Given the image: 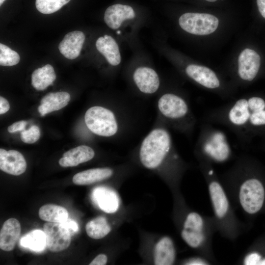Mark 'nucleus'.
<instances>
[{
    "instance_id": "nucleus-14",
    "label": "nucleus",
    "mask_w": 265,
    "mask_h": 265,
    "mask_svg": "<svg viewBox=\"0 0 265 265\" xmlns=\"http://www.w3.org/2000/svg\"><path fill=\"white\" fill-rule=\"evenodd\" d=\"M93 202L106 213L115 212L118 209L119 200L117 194L105 186L95 188L92 193Z\"/></svg>"
},
{
    "instance_id": "nucleus-2",
    "label": "nucleus",
    "mask_w": 265,
    "mask_h": 265,
    "mask_svg": "<svg viewBox=\"0 0 265 265\" xmlns=\"http://www.w3.org/2000/svg\"><path fill=\"white\" fill-rule=\"evenodd\" d=\"M159 118L174 130L191 137L196 118L190 104L182 96L173 93L162 95L157 102Z\"/></svg>"
},
{
    "instance_id": "nucleus-30",
    "label": "nucleus",
    "mask_w": 265,
    "mask_h": 265,
    "mask_svg": "<svg viewBox=\"0 0 265 265\" xmlns=\"http://www.w3.org/2000/svg\"><path fill=\"white\" fill-rule=\"evenodd\" d=\"M261 256L257 253H252L245 257L244 263L246 265H259Z\"/></svg>"
},
{
    "instance_id": "nucleus-37",
    "label": "nucleus",
    "mask_w": 265,
    "mask_h": 265,
    "mask_svg": "<svg viewBox=\"0 0 265 265\" xmlns=\"http://www.w3.org/2000/svg\"><path fill=\"white\" fill-rule=\"evenodd\" d=\"M205 1L208 2H216L218 1L219 0H203Z\"/></svg>"
},
{
    "instance_id": "nucleus-32",
    "label": "nucleus",
    "mask_w": 265,
    "mask_h": 265,
    "mask_svg": "<svg viewBox=\"0 0 265 265\" xmlns=\"http://www.w3.org/2000/svg\"><path fill=\"white\" fill-rule=\"evenodd\" d=\"M107 261V258L105 254H99L89 264L90 265H105Z\"/></svg>"
},
{
    "instance_id": "nucleus-13",
    "label": "nucleus",
    "mask_w": 265,
    "mask_h": 265,
    "mask_svg": "<svg viewBox=\"0 0 265 265\" xmlns=\"http://www.w3.org/2000/svg\"><path fill=\"white\" fill-rule=\"evenodd\" d=\"M85 39L82 31L75 30L68 33L59 44L60 53L69 59H75L80 53Z\"/></svg>"
},
{
    "instance_id": "nucleus-21",
    "label": "nucleus",
    "mask_w": 265,
    "mask_h": 265,
    "mask_svg": "<svg viewBox=\"0 0 265 265\" xmlns=\"http://www.w3.org/2000/svg\"><path fill=\"white\" fill-rule=\"evenodd\" d=\"M209 192L216 215L223 217L228 209V201L221 185L216 181H212L209 185Z\"/></svg>"
},
{
    "instance_id": "nucleus-18",
    "label": "nucleus",
    "mask_w": 265,
    "mask_h": 265,
    "mask_svg": "<svg viewBox=\"0 0 265 265\" xmlns=\"http://www.w3.org/2000/svg\"><path fill=\"white\" fill-rule=\"evenodd\" d=\"M97 50L112 66L119 65L121 60L119 46L115 39L110 35L100 37L96 42Z\"/></svg>"
},
{
    "instance_id": "nucleus-7",
    "label": "nucleus",
    "mask_w": 265,
    "mask_h": 265,
    "mask_svg": "<svg viewBox=\"0 0 265 265\" xmlns=\"http://www.w3.org/2000/svg\"><path fill=\"white\" fill-rule=\"evenodd\" d=\"M46 246L52 252H58L68 248L71 243V233L63 223H45L43 226Z\"/></svg>"
},
{
    "instance_id": "nucleus-39",
    "label": "nucleus",
    "mask_w": 265,
    "mask_h": 265,
    "mask_svg": "<svg viewBox=\"0 0 265 265\" xmlns=\"http://www.w3.org/2000/svg\"><path fill=\"white\" fill-rule=\"evenodd\" d=\"M5 0H0V5H1Z\"/></svg>"
},
{
    "instance_id": "nucleus-8",
    "label": "nucleus",
    "mask_w": 265,
    "mask_h": 265,
    "mask_svg": "<svg viewBox=\"0 0 265 265\" xmlns=\"http://www.w3.org/2000/svg\"><path fill=\"white\" fill-rule=\"evenodd\" d=\"M260 56L255 51L245 49L238 58V75L242 80L250 81L256 77L260 66Z\"/></svg>"
},
{
    "instance_id": "nucleus-25",
    "label": "nucleus",
    "mask_w": 265,
    "mask_h": 265,
    "mask_svg": "<svg viewBox=\"0 0 265 265\" xmlns=\"http://www.w3.org/2000/svg\"><path fill=\"white\" fill-rule=\"evenodd\" d=\"M20 244L32 251H41L46 245L45 233L40 230H33L21 238Z\"/></svg>"
},
{
    "instance_id": "nucleus-4",
    "label": "nucleus",
    "mask_w": 265,
    "mask_h": 265,
    "mask_svg": "<svg viewBox=\"0 0 265 265\" xmlns=\"http://www.w3.org/2000/svg\"><path fill=\"white\" fill-rule=\"evenodd\" d=\"M84 122L92 133L101 136H114L121 128L115 113L101 106H93L88 108L85 113Z\"/></svg>"
},
{
    "instance_id": "nucleus-15",
    "label": "nucleus",
    "mask_w": 265,
    "mask_h": 265,
    "mask_svg": "<svg viewBox=\"0 0 265 265\" xmlns=\"http://www.w3.org/2000/svg\"><path fill=\"white\" fill-rule=\"evenodd\" d=\"M21 225L19 221L14 218L6 220L0 231V248L2 250H12L21 233Z\"/></svg>"
},
{
    "instance_id": "nucleus-6",
    "label": "nucleus",
    "mask_w": 265,
    "mask_h": 265,
    "mask_svg": "<svg viewBox=\"0 0 265 265\" xmlns=\"http://www.w3.org/2000/svg\"><path fill=\"white\" fill-rule=\"evenodd\" d=\"M239 198L246 212L250 214L258 212L265 199V190L261 182L254 178L245 181L240 186Z\"/></svg>"
},
{
    "instance_id": "nucleus-3",
    "label": "nucleus",
    "mask_w": 265,
    "mask_h": 265,
    "mask_svg": "<svg viewBox=\"0 0 265 265\" xmlns=\"http://www.w3.org/2000/svg\"><path fill=\"white\" fill-rule=\"evenodd\" d=\"M195 145L197 153L215 162L227 160L232 153L230 143L224 132L206 121L201 125Z\"/></svg>"
},
{
    "instance_id": "nucleus-38",
    "label": "nucleus",
    "mask_w": 265,
    "mask_h": 265,
    "mask_svg": "<svg viewBox=\"0 0 265 265\" xmlns=\"http://www.w3.org/2000/svg\"><path fill=\"white\" fill-rule=\"evenodd\" d=\"M259 265H265V259L261 260Z\"/></svg>"
},
{
    "instance_id": "nucleus-19",
    "label": "nucleus",
    "mask_w": 265,
    "mask_h": 265,
    "mask_svg": "<svg viewBox=\"0 0 265 265\" xmlns=\"http://www.w3.org/2000/svg\"><path fill=\"white\" fill-rule=\"evenodd\" d=\"M175 257L176 251L172 239L167 237L161 238L155 247L154 256L155 265H172Z\"/></svg>"
},
{
    "instance_id": "nucleus-33",
    "label": "nucleus",
    "mask_w": 265,
    "mask_h": 265,
    "mask_svg": "<svg viewBox=\"0 0 265 265\" xmlns=\"http://www.w3.org/2000/svg\"><path fill=\"white\" fill-rule=\"evenodd\" d=\"M69 229L71 234L75 233L78 230V226L77 223L71 219H68L63 223Z\"/></svg>"
},
{
    "instance_id": "nucleus-17",
    "label": "nucleus",
    "mask_w": 265,
    "mask_h": 265,
    "mask_svg": "<svg viewBox=\"0 0 265 265\" xmlns=\"http://www.w3.org/2000/svg\"><path fill=\"white\" fill-rule=\"evenodd\" d=\"M70 100V95L66 92L49 93L41 100L38 110L41 116L52 111L58 110L67 105Z\"/></svg>"
},
{
    "instance_id": "nucleus-11",
    "label": "nucleus",
    "mask_w": 265,
    "mask_h": 265,
    "mask_svg": "<svg viewBox=\"0 0 265 265\" xmlns=\"http://www.w3.org/2000/svg\"><path fill=\"white\" fill-rule=\"evenodd\" d=\"M26 168V161L19 152L11 150L8 151L0 149V169L3 172L15 176L24 173Z\"/></svg>"
},
{
    "instance_id": "nucleus-27",
    "label": "nucleus",
    "mask_w": 265,
    "mask_h": 265,
    "mask_svg": "<svg viewBox=\"0 0 265 265\" xmlns=\"http://www.w3.org/2000/svg\"><path fill=\"white\" fill-rule=\"evenodd\" d=\"M70 0H36L37 9L45 14H52L59 10Z\"/></svg>"
},
{
    "instance_id": "nucleus-5",
    "label": "nucleus",
    "mask_w": 265,
    "mask_h": 265,
    "mask_svg": "<svg viewBox=\"0 0 265 265\" xmlns=\"http://www.w3.org/2000/svg\"><path fill=\"white\" fill-rule=\"evenodd\" d=\"M180 27L189 33L206 35L217 29L219 21L215 16L205 13L187 12L179 19Z\"/></svg>"
},
{
    "instance_id": "nucleus-9",
    "label": "nucleus",
    "mask_w": 265,
    "mask_h": 265,
    "mask_svg": "<svg viewBox=\"0 0 265 265\" xmlns=\"http://www.w3.org/2000/svg\"><path fill=\"white\" fill-rule=\"evenodd\" d=\"M132 79L138 90L145 94L156 93L159 87L160 80L157 73L148 67L137 68L133 73Z\"/></svg>"
},
{
    "instance_id": "nucleus-16",
    "label": "nucleus",
    "mask_w": 265,
    "mask_h": 265,
    "mask_svg": "<svg viewBox=\"0 0 265 265\" xmlns=\"http://www.w3.org/2000/svg\"><path fill=\"white\" fill-rule=\"evenodd\" d=\"M95 156L93 149L86 145H80L64 153L59 160L62 167H73L87 162Z\"/></svg>"
},
{
    "instance_id": "nucleus-24",
    "label": "nucleus",
    "mask_w": 265,
    "mask_h": 265,
    "mask_svg": "<svg viewBox=\"0 0 265 265\" xmlns=\"http://www.w3.org/2000/svg\"><path fill=\"white\" fill-rule=\"evenodd\" d=\"M111 227L104 216L97 217L89 221L85 226L87 235L95 239L106 237L111 231Z\"/></svg>"
},
{
    "instance_id": "nucleus-36",
    "label": "nucleus",
    "mask_w": 265,
    "mask_h": 265,
    "mask_svg": "<svg viewBox=\"0 0 265 265\" xmlns=\"http://www.w3.org/2000/svg\"><path fill=\"white\" fill-rule=\"evenodd\" d=\"M187 264L188 265H205L204 262L201 260L195 259L189 261Z\"/></svg>"
},
{
    "instance_id": "nucleus-20",
    "label": "nucleus",
    "mask_w": 265,
    "mask_h": 265,
    "mask_svg": "<svg viewBox=\"0 0 265 265\" xmlns=\"http://www.w3.org/2000/svg\"><path fill=\"white\" fill-rule=\"evenodd\" d=\"M113 174V170L110 168L89 169L75 174L73 182L77 185H88L107 179Z\"/></svg>"
},
{
    "instance_id": "nucleus-10",
    "label": "nucleus",
    "mask_w": 265,
    "mask_h": 265,
    "mask_svg": "<svg viewBox=\"0 0 265 265\" xmlns=\"http://www.w3.org/2000/svg\"><path fill=\"white\" fill-rule=\"evenodd\" d=\"M185 72L189 78L205 88L216 89L220 87L219 78L208 67L190 64L186 67Z\"/></svg>"
},
{
    "instance_id": "nucleus-1",
    "label": "nucleus",
    "mask_w": 265,
    "mask_h": 265,
    "mask_svg": "<svg viewBox=\"0 0 265 265\" xmlns=\"http://www.w3.org/2000/svg\"><path fill=\"white\" fill-rule=\"evenodd\" d=\"M139 145V159L147 169L159 170L168 159H179L168 127L160 118Z\"/></svg>"
},
{
    "instance_id": "nucleus-23",
    "label": "nucleus",
    "mask_w": 265,
    "mask_h": 265,
    "mask_svg": "<svg viewBox=\"0 0 265 265\" xmlns=\"http://www.w3.org/2000/svg\"><path fill=\"white\" fill-rule=\"evenodd\" d=\"M38 214L42 220L51 222L63 223L68 217V213L65 208L53 204L42 206Z\"/></svg>"
},
{
    "instance_id": "nucleus-31",
    "label": "nucleus",
    "mask_w": 265,
    "mask_h": 265,
    "mask_svg": "<svg viewBox=\"0 0 265 265\" xmlns=\"http://www.w3.org/2000/svg\"><path fill=\"white\" fill-rule=\"evenodd\" d=\"M26 124L27 122L25 121H18L9 126L7 128V130L10 133L15 132L18 131L22 132L25 130Z\"/></svg>"
},
{
    "instance_id": "nucleus-34",
    "label": "nucleus",
    "mask_w": 265,
    "mask_h": 265,
    "mask_svg": "<svg viewBox=\"0 0 265 265\" xmlns=\"http://www.w3.org/2000/svg\"><path fill=\"white\" fill-rule=\"evenodd\" d=\"M10 108V105L7 100L3 97H0V114L6 113Z\"/></svg>"
},
{
    "instance_id": "nucleus-12",
    "label": "nucleus",
    "mask_w": 265,
    "mask_h": 265,
    "mask_svg": "<svg viewBox=\"0 0 265 265\" xmlns=\"http://www.w3.org/2000/svg\"><path fill=\"white\" fill-rule=\"evenodd\" d=\"M135 16V12L131 6L115 4L109 6L105 11L104 21L109 27L116 29L124 21L132 19Z\"/></svg>"
},
{
    "instance_id": "nucleus-22",
    "label": "nucleus",
    "mask_w": 265,
    "mask_h": 265,
    "mask_svg": "<svg viewBox=\"0 0 265 265\" xmlns=\"http://www.w3.org/2000/svg\"><path fill=\"white\" fill-rule=\"evenodd\" d=\"M56 79L53 67L47 64L41 68L35 70L31 76L32 86L37 90H44L53 84Z\"/></svg>"
},
{
    "instance_id": "nucleus-28",
    "label": "nucleus",
    "mask_w": 265,
    "mask_h": 265,
    "mask_svg": "<svg viewBox=\"0 0 265 265\" xmlns=\"http://www.w3.org/2000/svg\"><path fill=\"white\" fill-rule=\"evenodd\" d=\"M20 57L18 53L11 50L8 46L0 44V65L12 66L18 64Z\"/></svg>"
},
{
    "instance_id": "nucleus-29",
    "label": "nucleus",
    "mask_w": 265,
    "mask_h": 265,
    "mask_svg": "<svg viewBox=\"0 0 265 265\" xmlns=\"http://www.w3.org/2000/svg\"><path fill=\"white\" fill-rule=\"evenodd\" d=\"M40 137V129L36 125H33L28 130H24L21 132V139L26 143H33L37 141Z\"/></svg>"
},
{
    "instance_id": "nucleus-35",
    "label": "nucleus",
    "mask_w": 265,
    "mask_h": 265,
    "mask_svg": "<svg viewBox=\"0 0 265 265\" xmlns=\"http://www.w3.org/2000/svg\"><path fill=\"white\" fill-rule=\"evenodd\" d=\"M256 3L259 12L265 19V0H256Z\"/></svg>"
},
{
    "instance_id": "nucleus-26",
    "label": "nucleus",
    "mask_w": 265,
    "mask_h": 265,
    "mask_svg": "<svg viewBox=\"0 0 265 265\" xmlns=\"http://www.w3.org/2000/svg\"><path fill=\"white\" fill-rule=\"evenodd\" d=\"M203 220L197 213L192 212L189 213L184 222L182 234L193 237L203 233Z\"/></svg>"
}]
</instances>
